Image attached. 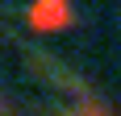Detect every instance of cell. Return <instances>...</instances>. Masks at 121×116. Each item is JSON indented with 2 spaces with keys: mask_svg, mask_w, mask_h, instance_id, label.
<instances>
[{
  "mask_svg": "<svg viewBox=\"0 0 121 116\" xmlns=\"http://www.w3.org/2000/svg\"><path fill=\"white\" fill-rule=\"evenodd\" d=\"M25 62H29V70H34L42 83H50L54 91H67V95H75V100H92V95H96L84 75H75L71 66H63L59 58L42 54V50H25Z\"/></svg>",
  "mask_w": 121,
  "mask_h": 116,
  "instance_id": "cell-1",
  "label": "cell"
},
{
  "mask_svg": "<svg viewBox=\"0 0 121 116\" xmlns=\"http://www.w3.org/2000/svg\"><path fill=\"white\" fill-rule=\"evenodd\" d=\"M29 25L50 33V29H67L71 25V0H38L29 8Z\"/></svg>",
  "mask_w": 121,
  "mask_h": 116,
  "instance_id": "cell-2",
  "label": "cell"
},
{
  "mask_svg": "<svg viewBox=\"0 0 121 116\" xmlns=\"http://www.w3.org/2000/svg\"><path fill=\"white\" fill-rule=\"evenodd\" d=\"M59 116H117V112H113L100 95H92V100H79V108H63Z\"/></svg>",
  "mask_w": 121,
  "mask_h": 116,
  "instance_id": "cell-3",
  "label": "cell"
}]
</instances>
